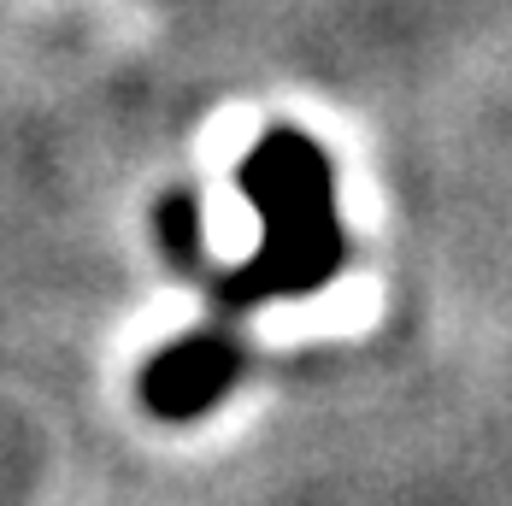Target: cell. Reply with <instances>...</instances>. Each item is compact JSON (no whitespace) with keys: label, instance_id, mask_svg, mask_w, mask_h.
Wrapping results in <instances>:
<instances>
[{"label":"cell","instance_id":"obj_3","mask_svg":"<svg viewBox=\"0 0 512 506\" xmlns=\"http://www.w3.org/2000/svg\"><path fill=\"white\" fill-rule=\"evenodd\" d=\"M154 242L159 253H165V265L171 271H183V277H195V283H206V271H212V248H206V212H201V195L195 189H165L154 201Z\"/></svg>","mask_w":512,"mask_h":506},{"label":"cell","instance_id":"obj_1","mask_svg":"<svg viewBox=\"0 0 512 506\" xmlns=\"http://www.w3.org/2000/svg\"><path fill=\"white\" fill-rule=\"evenodd\" d=\"M236 189L259 218V248L206 271V301L224 324L265 301H307L348 271L354 236L336 206V165L307 130L271 124L242 153Z\"/></svg>","mask_w":512,"mask_h":506},{"label":"cell","instance_id":"obj_2","mask_svg":"<svg viewBox=\"0 0 512 506\" xmlns=\"http://www.w3.org/2000/svg\"><path fill=\"white\" fill-rule=\"evenodd\" d=\"M242 377H248V342L218 318L148 354L136 395H142V412H154L159 424H195L212 406L230 401Z\"/></svg>","mask_w":512,"mask_h":506}]
</instances>
